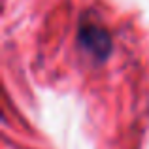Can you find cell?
I'll return each mask as SVG.
<instances>
[{"instance_id":"obj_1","label":"cell","mask_w":149,"mask_h":149,"mask_svg":"<svg viewBox=\"0 0 149 149\" xmlns=\"http://www.w3.org/2000/svg\"><path fill=\"white\" fill-rule=\"evenodd\" d=\"M76 42L81 51L89 55L95 62H108L113 53V38L108 29L95 19L81 17L76 32Z\"/></svg>"}]
</instances>
